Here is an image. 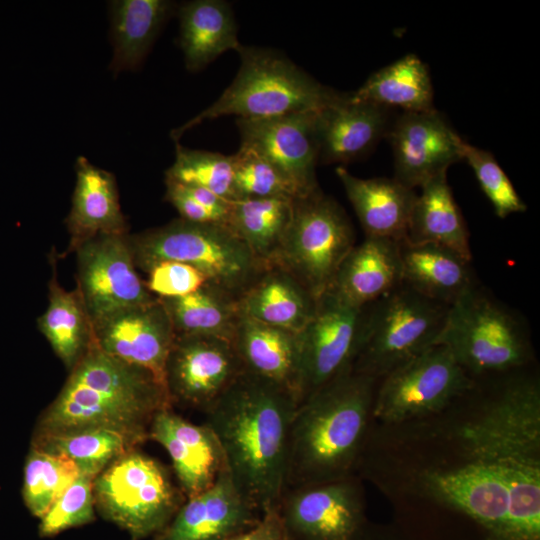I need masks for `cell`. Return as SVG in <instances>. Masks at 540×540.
<instances>
[{"label": "cell", "mask_w": 540, "mask_h": 540, "mask_svg": "<svg viewBox=\"0 0 540 540\" xmlns=\"http://www.w3.org/2000/svg\"><path fill=\"white\" fill-rule=\"evenodd\" d=\"M299 403L290 393L247 372L205 411L227 472L261 513L286 490L292 420Z\"/></svg>", "instance_id": "cell-1"}, {"label": "cell", "mask_w": 540, "mask_h": 540, "mask_svg": "<svg viewBox=\"0 0 540 540\" xmlns=\"http://www.w3.org/2000/svg\"><path fill=\"white\" fill-rule=\"evenodd\" d=\"M165 408H172L167 390L150 372L93 343L44 411L35 437L105 428L143 442L149 438L153 418Z\"/></svg>", "instance_id": "cell-2"}, {"label": "cell", "mask_w": 540, "mask_h": 540, "mask_svg": "<svg viewBox=\"0 0 540 540\" xmlns=\"http://www.w3.org/2000/svg\"><path fill=\"white\" fill-rule=\"evenodd\" d=\"M376 380L352 368L298 405L289 437L286 490L352 476L372 416Z\"/></svg>", "instance_id": "cell-3"}, {"label": "cell", "mask_w": 540, "mask_h": 540, "mask_svg": "<svg viewBox=\"0 0 540 540\" xmlns=\"http://www.w3.org/2000/svg\"><path fill=\"white\" fill-rule=\"evenodd\" d=\"M241 64L221 96L185 124L171 131L178 142L203 121L235 115L240 119H266L296 112L319 111L340 97L281 53L244 46L236 51Z\"/></svg>", "instance_id": "cell-4"}, {"label": "cell", "mask_w": 540, "mask_h": 540, "mask_svg": "<svg viewBox=\"0 0 540 540\" xmlns=\"http://www.w3.org/2000/svg\"><path fill=\"white\" fill-rule=\"evenodd\" d=\"M129 238L137 269L146 272L161 261L182 262L236 298L267 268L223 223H196L179 218Z\"/></svg>", "instance_id": "cell-5"}, {"label": "cell", "mask_w": 540, "mask_h": 540, "mask_svg": "<svg viewBox=\"0 0 540 540\" xmlns=\"http://www.w3.org/2000/svg\"><path fill=\"white\" fill-rule=\"evenodd\" d=\"M435 344L445 346L469 375L519 368L530 353L519 318L475 285L449 306Z\"/></svg>", "instance_id": "cell-6"}, {"label": "cell", "mask_w": 540, "mask_h": 540, "mask_svg": "<svg viewBox=\"0 0 540 540\" xmlns=\"http://www.w3.org/2000/svg\"><path fill=\"white\" fill-rule=\"evenodd\" d=\"M448 309L403 284L368 305L353 370L383 378L435 344Z\"/></svg>", "instance_id": "cell-7"}, {"label": "cell", "mask_w": 540, "mask_h": 540, "mask_svg": "<svg viewBox=\"0 0 540 540\" xmlns=\"http://www.w3.org/2000/svg\"><path fill=\"white\" fill-rule=\"evenodd\" d=\"M93 493L99 513L134 540L158 534L186 500L167 468L136 449L94 479Z\"/></svg>", "instance_id": "cell-8"}, {"label": "cell", "mask_w": 540, "mask_h": 540, "mask_svg": "<svg viewBox=\"0 0 540 540\" xmlns=\"http://www.w3.org/2000/svg\"><path fill=\"white\" fill-rule=\"evenodd\" d=\"M354 240L345 211L318 188L293 200L290 224L270 266L290 273L317 300L330 288Z\"/></svg>", "instance_id": "cell-9"}, {"label": "cell", "mask_w": 540, "mask_h": 540, "mask_svg": "<svg viewBox=\"0 0 540 540\" xmlns=\"http://www.w3.org/2000/svg\"><path fill=\"white\" fill-rule=\"evenodd\" d=\"M468 461L540 465V386L536 378L507 382L478 414L460 426Z\"/></svg>", "instance_id": "cell-10"}, {"label": "cell", "mask_w": 540, "mask_h": 540, "mask_svg": "<svg viewBox=\"0 0 540 540\" xmlns=\"http://www.w3.org/2000/svg\"><path fill=\"white\" fill-rule=\"evenodd\" d=\"M374 395L372 416L399 424L437 413L472 389L469 374L443 345L435 344L386 376Z\"/></svg>", "instance_id": "cell-11"}, {"label": "cell", "mask_w": 540, "mask_h": 540, "mask_svg": "<svg viewBox=\"0 0 540 540\" xmlns=\"http://www.w3.org/2000/svg\"><path fill=\"white\" fill-rule=\"evenodd\" d=\"M129 234H102L76 248V289L92 325L126 308L157 297L135 265Z\"/></svg>", "instance_id": "cell-12"}, {"label": "cell", "mask_w": 540, "mask_h": 540, "mask_svg": "<svg viewBox=\"0 0 540 540\" xmlns=\"http://www.w3.org/2000/svg\"><path fill=\"white\" fill-rule=\"evenodd\" d=\"M366 307L352 306L330 291L317 299L312 318L298 333L300 403L353 368Z\"/></svg>", "instance_id": "cell-13"}, {"label": "cell", "mask_w": 540, "mask_h": 540, "mask_svg": "<svg viewBox=\"0 0 540 540\" xmlns=\"http://www.w3.org/2000/svg\"><path fill=\"white\" fill-rule=\"evenodd\" d=\"M277 511L290 540H362L364 503L352 476L285 490Z\"/></svg>", "instance_id": "cell-14"}, {"label": "cell", "mask_w": 540, "mask_h": 540, "mask_svg": "<svg viewBox=\"0 0 540 540\" xmlns=\"http://www.w3.org/2000/svg\"><path fill=\"white\" fill-rule=\"evenodd\" d=\"M243 372L230 341L176 336L166 363L165 386L172 405L205 412Z\"/></svg>", "instance_id": "cell-15"}, {"label": "cell", "mask_w": 540, "mask_h": 540, "mask_svg": "<svg viewBox=\"0 0 540 540\" xmlns=\"http://www.w3.org/2000/svg\"><path fill=\"white\" fill-rule=\"evenodd\" d=\"M317 112L236 120L240 145L253 149L270 161L302 197L319 188L315 174L319 162Z\"/></svg>", "instance_id": "cell-16"}, {"label": "cell", "mask_w": 540, "mask_h": 540, "mask_svg": "<svg viewBox=\"0 0 540 540\" xmlns=\"http://www.w3.org/2000/svg\"><path fill=\"white\" fill-rule=\"evenodd\" d=\"M93 336L104 353L147 370L165 386L166 363L176 336L159 298L102 319L93 325Z\"/></svg>", "instance_id": "cell-17"}, {"label": "cell", "mask_w": 540, "mask_h": 540, "mask_svg": "<svg viewBox=\"0 0 540 540\" xmlns=\"http://www.w3.org/2000/svg\"><path fill=\"white\" fill-rule=\"evenodd\" d=\"M386 136L394 155V178L411 189L462 160L463 139L435 108L403 112Z\"/></svg>", "instance_id": "cell-18"}, {"label": "cell", "mask_w": 540, "mask_h": 540, "mask_svg": "<svg viewBox=\"0 0 540 540\" xmlns=\"http://www.w3.org/2000/svg\"><path fill=\"white\" fill-rule=\"evenodd\" d=\"M261 516L225 469L209 488L186 498L153 540H227L254 527Z\"/></svg>", "instance_id": "cell-19"}, {"label": "cell", "mask_w": 540, "mask_h": 540, "mask_svg": "<svg viewBox=\"0 0 540 540\" xmlns=\"http://www.w3.org/2000/svg\"><path fill=\"white\" fill-rule=\"evenodd\" d=\"M422 485L434 500L469 516L488 534L504 533L508 493L497 463L467 461L452 469L426 471Z\"/></svg>", "instance_id": "cell-20"}, {"label": "cell", "mask_w": 540, "mask_h": 540, "mask_svg": "<svg viewBox=\"0 0 540 540\" xmlns=\"http://www.w3.org/2000/svg\"><path fill=\"white\" fill-rule=\"evenodd\" d=\"M149 439L168 453L179 487L186 498L209 488L226 469L222 448L205 424H194L165 408L152 420Z\"/></svg>", "instance_id": "cell-21"}, {"label": "cell", "mask_w": 540, "mask_h": 540, "mask_svg": "<svg viewBox=\"0 0 540 540\" xmlns=\"http://www.w3.org/2000/svg\"><path fill=\"white\" fill-rule=\"evenodd\" d=\"M388 120L386 107L342 93L317 112L319 161L345 164L366 155L387 134Z\"/></svg>", "instance_id": "cell-22"}, {"label": "cell", "mask_w": 540, "mask_h": 540, "mask_svg": "<svg viewBox=\"0 0 540 540\" xmlns=\"http://www.w3.org/2000/svg\"><path fill=\"white\" fill-rule=\"evenodd\" d=\"M231 343L245 372L290 393L300 404L298 333L239 315Z\"/></svg>", "instance_id": "cell-23"}, {"label": "cell", "mask_w": 540, "mask_h": 540, "mask_svg": "<svg viewBox=\"0 0 540 540\" xmlns=\"http://www.w3.org/2000/svg\"><path fill=\"white\" fill-rule=\"evenodd\" d=\"M399 243L366 236L343 259L327 291L360 308L394 291L402 285Z\"/></svg>", "instance_id": "cell-24"}, {"label": "cell", "mask_w": 540, "mask_h": 540, "mask_svg": "<svg viewBox=\"0 0 540 540\" xmlns=\"http://www.w3.org/2000/svg\"><path fill=\"white\" fill-rule=\"evenodd\" d=\"M75 171L72 205L65 220L70 236L67 253L98 235L128 233L114 175L82 156Z\"/></svg>", "instance_id": "cell-25"}, {"label": "cell", "mask_w": 540, "mask_h": 540, "mask_svg": "<svg viewBox=\"0 0 540 540\" xmlns=\"http://www.w3.org/2000/svg\"><path fill=\"white\" fill-rule=\"evenodd\" d=\"M366 236L406 240L417 194L395 178H359L343 166L335 170Z\"/></svg>", "instance_id": "cell-26"}, {"label": "cell", "mask_w": 540, "mask_h": 540, "mask_svg": "<svg viewBox=\"0 0 540 540\" xmlns=\"http://www.w3.org/2000/svg\"><path fill=\"white\" fill-rule=\"evenodd\" d=\"M317 300L290 273L267 267L237 298L239 315L300 333L312 318Z\"/></svg>", "instance_id": "cell-27"}, {"label": "cell", "mask_w": 540, "mask_h": 540, "mask_svg": "<svg viewBox=\"0 0 540 540\" xmlns=\"http://www.w3.org/2000/svg\"><path fill=\"white\" fill-rule=\"evenodd\" d=\"M402 284L432 301L450 306L474 286L471 260L430 243H399Z\"/></svg>", "instance_id": "cell-28"}, {"label": "cell", "mask_w": 540, "mask_h": 540, "mask_svg": "<svg viewBox=\"0 0 540 540\" xmlns=\"http://www.w3.org/2000/svg\"><path fill=\"white\" fill-rule=\"evenodd\" d=\"M58 258L53 248L49 253L48 305L36 323L54 353L70 371L93 345V325L78 290H66L60 284Z\"/></svg>", "instance_id": "cell-29"}, {"label": "cell", "mask_w": 540, "mask_h": 540, "mask_svg": "<svg viewBox=\"0 0 540 540\" xmlns=\"http://www.w3.org/2000/svg\"><path fill=\"white\" fill-rule=\"evenodd\" d=\"M178 14L179 44L189 71H200L224 52L240 48L236 21L228 2L189 1L180 6Z\"/></svg>", "instance_id": "cell-30"}, {"label": "cell", "mask_w": 540, "mask_h": 540, "mask_svg": "<svg viewBox=\"0 0 540 540\" xmlns=\"http://www.w3.org/2000/svg\"><path fill=\"white\" fill-rule=\"evenodd\" d=\"M420 188L405 241L440 245L471 260L469 234L448 184L447 172L432 177Z\"/></svg>", "instance_id": "cell-31"}, {"label": "cell", "mask_w": 540, "mask_h": 540, "mask_svg": "<svg viewBox=\"0 0 540 540\" xmlns=\"http://www.w3.org/2000/svg\"><path fill=\"white\" fill-rule=\"evenodd\" d=\"M167 0H117L110 3L114 74L137 69L175 8Z\"/></svg>", "instance_id": "cell-32"}, {"label": "cell", "mask_w": 540, "mask_h": 540, "mask_svg": "<svg viewBox=\"0 0 540 540\" xmlns=\"http://www.w3.org/2000/svg\"><path fill=\"white\" fill-rule=\"evenodd\" d=\"M349 96L353 101L399 107L403 112L434 109L428 68L415 54H407L378 70Z\"/></svg>", "instance_id": "cell-33"}, {"label": "cell", "mask_w": 540, "mask_h": 540, "mask_svg": "<svg viewBox=\"0 0 540 540\" xmlns=\"http://www.w3.org/2000/svg\"><path fill=\"white\" fill-rule=\"evenodd\" d=\"M170 318L175 336L216 337L232 341L239 317L236 297L207 283L177 298H159Z\"/></svg>", "instance_id": "cell-34"}, {"label": "cell", "mask_w": 540, "mask_h": 540, "mask_svg": "<svg viewBox=\"0 0 540 540\" xmlns=\"http://www.w3.org/2000/svg\"><path fill=\"white\" fill-rule=\"evenodd\" d=\"M287 198H240L230 201L227 225L267 267L276 256L293 210Z\"/></svg>", "instance_id": "cell-35"}, {"label": "cell", "mask_w": 540, "mask_h": 540, "mask_svg": "<svg viewBox=\"0 0 540 540\" xmlns=\"http://www.w3.org/2000/svg\"><path fill=\"white\" fill-rule=\"evenodd\" d=\"M142 442L126 433L92 428L46 437H34L32 446L73 461L82 474L96 478L110 464Z\"/></svg>", "instance_id": "cell-36"}, {"label": "cell", "mask_w": 540, "mask_h": 540, "mask_svg": "<svg viewBox=\"0 0 540 540\" xmlns=\"http://www.w3.org/2000/svg\"><path fill=\"white\" fill-rule=\"evenodd\" d=\"M497 464L507 487L508 514L504 533L496 536L540 540V465L518 461Z\"/></svg>", "instance_id": "cell-37"}, {"label": "cell", "mask_w": 540, "mask_h": 540, "mask_svg": "<svg viewBox=\"0 0 540 540\" xmlns=\"http://www.w3.org/2000/svg\"><path fill=\"white\" fill-rule=\"evenodd\" d=\"M80 474L69 458L32 446L24 468L22 489L30 513L40 519Z\"/></svg>", "instance_id": "cell-38"}, {"label": "cell", "mask_w": 540, "mask_h": 540, "mask_svg": "<svg viewBox=\"0 0 540 540\" xmlns=\"http://www.w3.org/2000/svg\"><path fill=\"white\" fill-rule=\"evenodd\" d=\"M165 179L208 189L228 201L238 199L231 155L190 149L176 142L175 160Z\"/></svg>", "instance_id": "cell-39"}, {"label": "cell", "mask_w": 540, "mask_h": 540, "mask_svg": "<svg viewBox=\"0 0 540 540\" xmlns=\"http://www.w3.org/2000/svg\"><path fill=\"white\" fill-rule=\"evenodd\" d=\"M231 159L238 199L302 197L277 167L253 149L240 145Z\"/></svg>", "instance_id": "cell-40"}, {"label": "cell", "mask_w": 540, "mask_h": 540, "mask_svg": "<svg viewBox=\"0 0 540 540\" xmlns=\"http://www.w3.org/2000/svg\"><path fill=\"white\" fill-rule=\"evenodd\" d=\"M462 160L473 169L477 181L499 218L526 211L525 202L494 156L466 141L461 143Z\"/></svg>", "instance_id": "cell-41"}, {"label": "cell", "mask_w": 540, "mask_h": 540, "mask_svg": "<svg viewBox=\"0 0 540 540\" xmlns=\"http://www.w3.org/2000/svg\"><path fill=\"white\" fill-rule=\"evenodd\" d=\"M94 479L81 473L52 504L40 518L39 534L42 537H53L67 529L94 521Z\"/></svg>", "instance_id": "cell-42"}, {"label": "cell", "mask_w": 540, "mask_h": 540, "mask_svg": "<svg viewBox=\"0 0 540 540\" xmlns=\"http://www.w3.org/2000/svg\"><path fill=\"white\" fill-rule=\"evenodd\" d=\"M145 285L157 298H177L200 289L209 281L196 268L177 261H161L149 267Z\"/></svg>", "instance_id": "cell-43"}, {"label": "cell", "mask_w": 540, "mask_h": 540, "mask_svg": "<svg viewBox=\"0 0 540 540\" xmlns=\"http://www.w3.org/2000/svg\"><path fill=\"white\" fill-rule=\"evenodd\" d=\"M165 184V200L178 211L181 219L196 223H220L210 211L194 200L180 183L165 179Z\"/></svg>", "instance_id": "cell-44"}, {"label": "cell", "mask_w": 540, "mask_h": 540, "mask_svg": "<svg viewBox=\"0 0 540 540\" xmlns=\"http://www.w3.org/2000/svg\"><path fill=\"white\" fill-rule=\"evenodd\" d=\"M227 540H290L277 508L262 513L259 522L251 529Z\"/></svg>", "instance_id": "cell-45"}, {"label": "cell", "mask_w": 540, "mask_h": 540, "mask_svg": "<svg viewBox=\"0 0 540 540\" xmlns=\"http://www.w3.org/2000/svg\"><path fill=\"white\" fill-rule=\"evenodd\" d=\"M362 540H378V539L371 538L365 535ZM487 540H512V539L501 537V536L488 535Z\"/></svg>", "instance_id": "cell-46"}]
</instances>
